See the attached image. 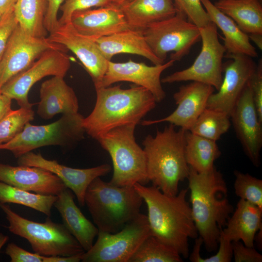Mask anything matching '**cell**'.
Wrapping results in <instances>:
<instances>
[{
    "mask_svg": "<svg viewBox=\"0 0 262 262\" xmlns=\"http://www.w3.org/2000/svg\"><path fill=\"white\" fill-rule=\"evenodd\" d=\"M133 187L147 205L151 234L181 256L188 258L189 239H196L198 235L191 206L186 200L188 189L169 196L153 185L136 183Z\"/></svg>",
    "mask_w": 262,
    "mask_h": 262,
    "instance_id": "6da1fadb",
    "label": "cell"
},
{
    "mask_svg": "<svg viewBox=\"0 0 262 262\" xmlns=\"http://www.w3.org/2000/svg\"><path fill=\"white\" fill-rule=\"evenodd\" d=\"M190 200L195 224L206 250L218 248L220 229L234 211L227 198L228 188L221 172L215 166L199 173L189 167Z\"/></svg>",
    "mask_w": 262,
    "mask_h": 262,
    "instance_id": "7a4b0ae2",
    "label": "cell"
},
{
    "mask_svg": "<svg viewBox=\"0 0 262 262\" xmlns=\"http://www.w3.org/2000/svg\"><path fill=\"white\" fill-rule=\"evenodd\" d=\"M96 91L94 109L82 121L85 132L95 139L113 129L137 125L157 103L150 91L135 84L128 89L117 85L99 87Z\"/></svg>",
    "mask_w": 262,
    "mask_h": 262,
    "instance_id": "3957f363",
    "label": "cell"
},
{
    "mask_svg": "<svg viewBox=\"0 0 262 262\" xmlns=\"http://www.w3.org/2000/svg\"><path fill=\"white\" fill-rule=\"evenodd\" d=\"M172 124L155 136L147 135L143 141L147 178L163 193L177 195L180 182L187 179L189 166L185 155V132Z\"/></svg>",
    "mask_w": 262,
    "mask_h": 262,
    "instance_id": "277c9868",
    "label": "cell"
},
{
    "mask_svg": "<svg viewBox=\"0 0 262 262\" xmlns=\"http://www.w3.org/2000/svg\"><path fill=\"white\" fill-rule=\"evenodd\" d=\"M143 199L133 186H119L100 177L89 184L85 205L99 231L115 233L140 213Z\"/></svg>",
    "mask_w": 262,
    "mask_h": 262,
    "instance_id": "5b68a950",
    "label": "cell"
},
{
    "mask_svg": "<svg viewBox=\"0 0 262 262\" xmlns=\"http://www.w3.org/2000/svg\"><path fill=\"white\" fill-rule=\"evenodd\" d=\"M135 124L118 127L99 136L96 140L110 155L113 174L110 182L119 186L145 185L149 181L144 149L134 137Z\"/></svg>",
    "mask_w": 262,
    "mask_h": 262,
    "instance_id": "8992f818",
    "label": "cell"
},
{
    "mask_svg": "<svg viewBox=\"0 0 262 262\" xmlns=\"http://www.w3.org/2000/svg\"><path fill=\"white\" fill-rule=\"evenodd\" d=\"M5 213L10 232L26 239L33 251L44 256H70L85 252L63 224L48 217L44 223L25 218L7 205L0 203Z\"/></svg>",
    "mask_w": 262,
    "mask_h": 262,
    "instance_id": "52a82bcc",
    "label": "cell"
},
{
    "mask_svg": "<svg viewBox=\"0 0 262 262\" xmlns=\"http://www.w3.org/2000/svg\"><path fill=\"white\" fill-rule=\"evenodd\" d=\"M84 117L79 113L63 115L57 121L44 125L27 123L11 141L0 145V149L12 152L16 158L43 147H67L84 138Z\"/></svg>",
    "mask_w": 262,
    "mask_h": 262,
    "instance_id": "ba28073f",
    "label": "cell"
},
{
    "mask_svg": "<svg viewBox=\"0 0 262 262\" xmlns=\"http://www.w3.org/2000/svg\"><path fill=\"white\" fill-rule=\"evenodd\" d=\"M153 53L163 62L169 52L170 59L180 61L200 39L199 28L178 11L173 16L152 23L142 31Z\"/></svg>",
    "mask_w": 262,
    "mask_h": 262,
    "instance_id": "9c48e42d",
    "label": "cell"
},
{
    "mask_svg": "<svg viewBox=\"0 0 262 262\" xmlns=\"http://www.w3.org/2000/svg\"><path fill=\"white\" fill-rule=\"evenodd\" d=\"M151 235L147 216L139 213L115 233L99 231L95 243L82 255L83 262H129L142 242Z\"/></svg>",
    "mask_w": 262,
    "mask_h": 262,
    "instance_id": "30bf717a",
    "label": "cell"
},
{
    "mask_svg": "<svg viewBox=\"0 0 262 262\" xmlns=\"http://www.w3.org/2000/svg\"><path fill=\"white\" fill-rule=\"evenodd\" d=\"M217 28L212 22L199 28L202 47L193 64L187 68L163 78L161 82L172 83L191 81L210 85L218 90L223 80L222 59L226 49L218 39Z\"/></svg>",
    "mask_w": 262,
    "mask_h": 262,
    "instance_id": "8fae6325",
    "label": "cell"
},
{
    "mask_svg": "<svg viewBox=\"0 0 262 262\" xmlns=\"http://www.w3.org/2000/svg\"><path fill=\"white\" fill-rule=\"evenodd\" d=\"M70 67V60L66 52L49 49L43 53L28 68L8 80L1 88L0 93L16 101L20 107L33 105L28 99L32 87L48 76L64 77Z\"/></svg>",
    "mask_w": 262,
    "mask_h": 262,
    "instance_id": "7c38bea8",
    "label": "cell"
},
{
    "mask_svg": "<svg viewBox=\"0 0 262 262\" xmlns=\"http://www.w3.org/2000/svg\"><path fill=\"white\" fill-rule=\"evenodd\" d=\"M68 50L51 42L48 37H36L25 31L19 24L7 42L0 61V90L11 78L28 68L49 49Z\"/></svg>",
    "mask_w": 262,
    "mask_h": 262,
    "instance_id": "4fadbf2b",
    "label": "cell"
},
{
    "mask_svg": "<svg viewBox=\"0 0 262 262\" xmlns=\"http://www.w3.org/2000/svg\"><path fill=\"white\" fill-rule=\"evenodd\" d=\"M231 60L223 67L224 76L217 92L209 97L206 108L221 111L229 117L243 90L248 84L257 65L252 58L242 54L226 55Z\"/></svg>",
    "mask_w": 262,
    "mask_h": 262,
    "instance_id": "5bb4252c",
    "label": "cell"
},
{
    "mask_svg": "<svg viewBox=\"0 0 262 262\" xmlns=\"http://www.w3.org/2000/svg\"><path fill=\"white\" fill-rule=\"evenodd\" d=\"M230 118L246 155L255 167H259L262 147V123L259 120L249 83L238 99Z\"/></svg>",
    "mask_w": 262,
    "mask_h": 262,
    "instance_id": "9a60e30c",
    "label": "cell"
},
{
    "mask_svg": "<svg viewBox=\"0 0 262 262\" xmlns=\"http://www.w3.org/2000/svg\"><path fill=\"white\" fill-rule=\"evenodd\" d=\"M48 38L74 53L91 77L95 89L101 87L109 61L103 55L94 40L79 33L71 22L59 25Z\"/></svg>",
    "mask_w": 262,
    "mask_h": 262,
    "instance_id": "2e32d148",
    "label": "cell"
},
{
    "mask_svg": "<svg viewBox=\"0 0 262 262\" xmlns=\"http://www.w3.org/2000/svg\"><path fill=\"white\" fill-rule=\"evenodd\" d=\"M17 164L42 168L55 175L73 192L82 207L85 205V192L91 182L97 178L106 175L112 169L107 164L85 169L72 168L55 160H48L40 153L32 151L18 158Z\"/></svg>",
    "mask_w": 262,
    "mask_h": 262,
    "instance_id": "e0dca14e",
    "label": "cell"
},
{
    "mask_svg": "<svg viewBox=\"0 0 262 262\" xmlns=\"http://www.w3.org/2000/svg\"><path fill=\"white\" fill-rule=\"evenodd\" d=\"M175 62L170 59L163 64L148 66L131 60L124 63L109 61L100 87H108L119 82H129L147 89L153 95L157 102H161L165 97L161 84V74L172 66Z\"/></svg>",
    "mask_w": 262,
    "mask_h": 262,
    "instance_id": "ac0fdd59",
    "label": "cell"
},
{
    "mask_svg": "<svg viewBox=\"0 0 262 262\" xmlns=\"http://www.w3.org/2000/svg\"><path fill=\"white\" fill-rule=\"evenodd\" d=\"M214 91L213 86L197 82L181 85L173 95L177 107L173 113L160 119L142 120L141 124L148 126L167 122L189 131L206 108L208 100Z\"/></svg>",
    "mask_w": 262,
    "mask_h": 262,
    "instance_id": "d6986e66",
    "label": "cell"
},
{
    "mask_svg": "<svg viewBox=\"0 0 262 262\" xmlns=\"http://www.w3.org/2000/svg\"><path fill=\"white\" fill-rule=\"evenodd\" d=\"M71 23L79 33L93 40L130 28L123 13L115 2L98 9L75 12Z\"/></svg>",
    "mask_w": 262,
    "mask_h": 262,
    "instance_id": "ffe728a7",
    "label": "cell"
},
{
    "mask_svg": "<svg viewBox=\"0 0 262 262\" xmlns=\"http://www.w3.org/2000/svg\"><path fill=\"white\" fill-rule=\"evenodd\" d=\"M0 181L42 195L57 196L67 188L57 176L43 168L0 163Z\"/></svg>",
    "mask_w": 262,
    "mask_h": 262,
    "instance_id": "44dd1931",
    "label": "cell"
},
{
    "mask_svg": "<svg viewBox=\"0 0 262 262\" xmlns=\"http://www.w3.org/2000/svg\"><path fill=\"white\" fill-rule=\"evenodd\" d=\"M64 78L53 76L41 84L37 114L42 119H49L58 114L78 113L79 103L76 95Z\"/></svg>",
    "mask_w": 262,
    "mask_h": 262,
    "instance_id": "7402d4cb",
    "label": "cell"
},
{
    "mask_svg": "<svg viewBox=\"0 0 262 262\" xmlns=\"http://www.w3.org/2000/svg\"><path fill=\"white\" fill-rule=\"evenodd\" d=\"M74 197L73 192L66 188L57 195L53 206L60 213L64 226L86 251L92 246L98 229L83 215Z\"/></svg>",
    "mask_w": 262,
    "mask_h": 262,
    "instance_id": "603a6c76",
    "label": "cell"
},
{
    "mask_svg": "<svg viewBox=\"0 0 262 262\" xmlns=\"http://www.w3.org/2000/svg\"><path fill=\"white\" fill-rule=\"evenodd\" d=\"M232 214L220 234L230 242L241 241L246 246L254 247L255 236L262 229V210L240 199Z\"/></svg>",
    "mask_w": 262,
    "mask_h": 262,
    "instance_id": "cb8c5ba5",
    "label": "cell"
},
{
    "mask_svg": "<svg viewBox=\"0 0 262 262\" xmlns=\"http://www.w3.org/2000/svg\"><path fill=\"white\" fill-rule=\"evenodd\" d=\"M116 4L129 28L141 31L152 23L173 16L178 12L172 0H123Z\"/></svg>",
    "mask_w": 262,
    "mask_h": 262,
    "instance_id": "d4e9b609",
    "label": "cell"
},
{
    "mask_svg": "<svg viewBox=\"0 0 262 262\" xmlns=\"http://www.w3.org/2000/svg\"><path fill=\"white\" fill-rule=\"evenodd\" d=\"M94 41L108 61L117 54L130 53L144 57L154 65L164 63L153 53L141 30L129 28Z\"/></svg>",
    "mask_w": 262,
    "mask_h": 262,
    "instance_id": "484cf974",
    "label": "cell"
},
{
    "mask_svg": "<svg viewBox=\"0 0 262 262\" xmlns=\"http://www.w3.org/2000/svg\"><path fill=\"white\" fill-rule=\"evenodd\" d=\"M210 20L224 35L226 55L242 54L258 57L256 48L250 43L247 34L243 32L230 17L218 9L210 0H200Z\"/></svg>",
    "mask_w": 262,
    "mask_h": 262,
    "instance_id": "4316f807",
    "label": "cell"
},
{
    "mask_svg": "<svg viewBox=\"0 0 262 262\" xmlns=\"http://www.w3.org/2000/svg\"><path fill=\"white\" fill-rule=\"evenodd\" d=\"M214 4L233 20L246 33L262 34L261 0H218Z\"/></svg>",
    "mask_w": 262,
    "mask_h": 262,
    "instance_id": "83f0119b",
    "label": "cell"
},
{
    "mask_svg": "<svg viewBox=\"0 0 262 262\" xmlns=\"http://www.w3.org/2000/svg\"><path fill=\"white\" fill-rule=\"evenodd\" d=\"M185 155L190 167L201 173L214 166V162L221 155L216 141L194 134L185 132Z\"/></svg>",
    "mask_w": 262,
    "mask_h": 262,
    "instance_id": "f1b7e54d",
    "label": "cell"
},
{
    "mask_svg": "<svg viewBox=\"0 0 262 262\" xmlns=\"http://www.w3.org/2000/svg\"><path fill=\"white\" fill-rule=\"evenodd\" d=\"M14 9L18 24L25 31L34 36L46 37V0H17Z\"/></svg>",
    "mask_w": 262,
    "mask_h": 262,
    "instance_id": "f546056e",
    "label": "cell"
},
{
    "mask_svg": "<svg viewBox=\"0 0 262 262\" xmlns=\"http://www.w3.org/2000/svg\"><path fill=\"white\" fill-rule=\"evenodd\" d=\"M57 196L33 193L0 181V203H12L25 206L48 216Z\"/></svg>",
    "mask_w": 262,
    "mask_h": 262,
    "instance_id": "4dcf8cb0",
    "label": "cell"
},
{
    "mask_svg": "<svg viewBox=\"0 0 262 262\" xmlns=\"http://www.w3.org/2000/svg\"><path fill=\"white\" fill-rule=\"evenodd\" d=\"M231 126L225 113L206 108L189 130L191 132L217 141Z\"/></svg>",
    "mask_w": 262,
    "mask_h": 262,
    "instance_id": "1f68e13d",
    "label": "cell"
},
{
    "mask_svg": "<svg viewBox=\"0 0 262 262\" xmlns=\"http://www.w3.org/2000/svg\"><path fill=\"white\" fill-rule=\"evenodd\" d=\"M181 256L155 236H148L141 244L129 262H181Z\"/></svg>",
    "mask_w": 262,
    "mask_h": 262,
    "instance_id": "d6a6232c",
    "label": "cell"
},
{
    "mask_svg": "<svg viewBox=\"0 0 262 262\" xmlns=\"http://www.w3.org/2000/svg\"><path fill=\"white\" fill-rule=\"evenodd\" d=\"M32 108L10 110L0 120V145L11 141L20 133L26 124L34 119Z\"/></svg>",
    "mask_w": 262,
    "mask_h": 262,
    "instance_id": "836d02e7",
    "label": "cell"
},
{
    "mask_svg": "<svg viewBox=\"0 0 262 262\" xmlns=\"http://www.w3.org/2000/svg\"><path fill=\"white\" fill-rule=\"evenodd\" d=\"M234 174L236 195L262 210V180L238 170H235Z\"/></svg>",
    "mask_w": 262,
    "mask_h": 262,
    "instance_id": "e575fe53",
    "label": "cell"
},
{
    "mask_svg": "<svg viewBox=\"0 0 262 262\" xmlns=\"http://www.w3.org/2000/svg\"><path fill=\"white\" fill-rule=\"evenodd\" d=\"M178 11L183 13L188 20L198 27L212 22L200 0H172Z\"/></svg>",
    "mask_w": 262,
    "mask_h": 262,
    "instance_id": "d590c367",
    "label": "cell"
},
{
    "mask_svg": "<svg viewBox=\"0 0 262 262\" xmlns=\"http://www.w3.org/2000/svg\"><path fill=\"white\" fill-rule=\"evenodd\" d=\"M115 2V0H66L60 8L62 15L58 19L59 25L71 22L72 15L75 12L91 9L94 7L107 6Z\"/></svg>",
    "mask_w": 262,
    "mask_h": 262,
    "instance_id": "8d00e7d4",
    "label": "cell"
},
{
    "mask_svg": "<svg viewBox=\"0 0 262 262\" xmlns=\"http://www.w3.org/2000/svg\"><path fill=\"white\" fill-rule=\"evenodd\" d=\"M14 7L6 11L0 17V60L10 37L18 24Z\"/></svg>",
    "mask_w": 262,
    "mask_h": 262,
    "instance_id": "74e56055",
    "label": "cell"
},
{
    "mask_svg": "<svg viewBox=\"0 0 262 262\" xmlns=\"http://www.w3.org/2000/svg\"><path fill=\"white\" fill-rule=\"evenodd\" d=\"M254 103L262 123V63L260 60L249 82Z\"/></svg>",
    "mask_w": 262,
    "mask_h": 262,
    "instance_id": "f35d334b",
    "label": "cell"
},
{
    "mask_svg": "<svg viewBox=\"0 0 262 262\" xmlns=\"http://www.w3.org/2000/svg\"><path fill=\"white\" fill-rule=\"evenodd\" d=\"M233 257L235 262H262V255L254 247L245 246L242 241L232 242Z\"/></svg>",
    "mask_w": 262,
    "mask_h": 262,
    "instance_id": "ab89813d",
    "label": "cell"
},
{
    "mask_svg": "<svg viewBox=\"0 0 262 262\" xmlns=\"http://www.w3.org/2000/svg\"><path fill=\"white\" fill-rule=\"evenodd\" d=\"M5 253L11 258V262H43V256L29 252L15 243L9 244Z\"/></svg>",
    "mask_w": 262,
    "mask_h": 262,
    "instance_id": "60d3db41",
    "label": "cell"
},
{
    "mask_svg": "<svg viewBox=\"0 0 262 262\" xmlns=\"http://www.w3.org/2000/svg\"><path fill=\"white\" fill-rule=\"evenodd\" d=\"M218 248L215 254L207 258L200 256L197 262H230L233 258L232 242L220 234Z\"/></svg>",
    "mask_w": 262,
    "mask_h": 262,
    "instance_id": "b9f144b4",
    "label": "cell"
},
{
    "mask_svg": "<svg viewBox=\"0 0 262 262\" xmlns=\"http://www.w3.org/2000/svg\"><path fill=\"white\" fill-rule=\"evenodd\" d=\"M64 0H46L47 10L44 24L49 33L54 31L59 26L57 14Z\"/></svg>",
    "mask_w": 262,
    "mask_h": 262,
    "instance_id": "7bdbcfd3",
    "label": "cell"
},
{
    "mask_svg": "<svg viewBox=\"0 0 262 262\" xmlns=\"http://www.w3.org/2000/svg\"><path fill=\"white\" fill-rule=\"evenodd\" d=\"M82 254L70 256H43V262H79L81 261L82 255Z\"/></svg>",
    "mask_w": 262,
    "mask_h": 262,
    "instance_id": "ee69618b",
    "label": "cell"
},
{
    "mask_svg": "<svg viewBox=\"0 0 262 262\" xmlns=\"http://www.w3.org/2000/svg\"><path fill=\"white\" fill-rule=\"evenodd\" d=\"M12 99L0 93V120L11 110Z\"/></svg>",
    "mask_w": 262,
    "mask_h": 262,
    "instance_id": "f6af8a7d",
    "label": "cell"
},
{
    "mask_svg": "<svg viewBox=\"0 0 262 262\" xmlns=\"http://www.w3.org/2000/svg\"><path fill=\"white\" fill-rule=\"evenodd\" d=\"M17 0H0V10L4 13L15 5Z\"/></svg>",
    "mask_w": 262,
    "mask_h": 262,
    "instance_id": "bcb514c9",
    "label": "cell"
},
{
    "mask_svg": "<svg viewBox=\"0 0 262 262\" xmlns=\"http://www.w3.org/2000/svg\"><path fill=\"white\" fill-rule=\"evenodd\" d=\"M250 40H251L261 49H262V34L254 33L248 34Z\"/></svg>",
    "mask_w": 262,
    "mask_h": 262,
    "instance_id": "7dc6e473",
    "label": "cell"
},
{
    "mask_svg": "<svg viewBox=\"0 0 262 262\" xmlns=\"http://www.w3.org/2000/svg\"><path fill=\"white\" fill-rule=\"evenodd\" d=\"M262 229H261L256 233L254 242L256 241L257 245L259 250H262Z\"/></svg>",
    "mask_w": 262,
    "mask_h": 262,
    "instance_id": "c3c4849f",
    "label": "cell"
},
{
    "mask_svg": "<svg viewBox=\"0 0 262 262\" xmlns=\"http://www.w3.org/2000/svg\"><path fill=\"white\" fill-rule=\"evenodd\" d=\"M8 239L7 236L3 235L0 232V250Z\"/></svg>",
    "mask_w": 262,
    "mask_h": 262,
    "instance_id": "681fc988",
    "label": "cell"
},
{
    "mask_svg": "<svg viewBox=\"0 0 262 262\" xmlns=\"http://www.w3.org/2000/svg\"><path fill=\"white\" fill-rule=\"evenodd\" d=\"M122 0H115V3H119V2H120Z\"/></svg>",
    "mask_w": 262,
    "mask_h": 262,
    "instance_id": "f907efd6",
    "label": "cell"
},
{
    "mask_svg": "<svg viewBox=\"0 0 262 262\" xmlns=\"http://www.w3.org/2000/svg\"><path fill=\"white\" fill-rule=\"evenodd\" d=\"M3 13L2 11H1L0 10V17L2 15V14Z\"/></svg>",
    "mask_w": 262,
    "mask_h": 262,
    "instance_id": "816d5d0a",
    "label": "cell"
},
{
    "mask_svg": "<svg viewBox=\"0 0 262 262\" xmlns=\"http://www.w3.org/2000/svg\"></svg>",
    "mask_w": 262,
    "mask_h": 262,
    "instance_id": "f5cc1de1",
    "label": "cell"
},
{
    "mask_svg": "<svg viewBox=\"0 0 262 262\" xmlns=\"http://www.w3.org/2000/svg\"></svg>",
    "mask_w": 262,
    "mask_h": 262,
    "instance_id": "db71d44e",
    "label": "cell"
},
{
    "mask_svg": "<svg viewBox=\"0 0 262 262\" xmlns=\"http://www.w3.org/2000/svg\"></svg>",
    "mask_w": 262,
    "mask_h": 262,
    "instance_id": "11a10c76",
    "label": "cell"
}]
</instances>
